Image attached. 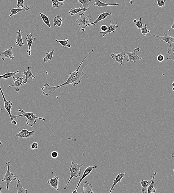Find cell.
<instances>
[{"label": "cell", "mask_w": 174, "mask_h": 193, "mask_svg": "<svg viewBox=\"0 0 174 193\" xmlns=\"http://www.w3.org/2000/svg\"><path fill=\"white\" fill-rule=\"evenodd\" d=\"M94 50H92L91 52L89 53L85 57V58H84V59L82 60L79 66L75 71L73 72H70L67 81L64 83L57 86H51L46 83L42 88V94L43 95L49 96L52 94L53 92L57 89V88H60V87H63L65 85H69V84H71L73 86H75L79 84L81 82L80 78L83 75H85L84 72V69H80V67H81L83 63H84V60Z\"/></svg>", "instance_id": "6da1fadb"}, {"label": "cell", "mask_w": 174, "mask_h": 193, "mask_svg": "<svg viewBox=\"0 0 174 193\" xmlns=\"http://www.w3.org/2000/svg\"><path fill=\"white\" fill-rule=\"evenodd\" d=\"M18 111L21 113V114L17 116H13L14 119L17 121L18 119L20 117L24 116L26 118V123L27 124L34 128V125L36 122V119L45 121V119L43 117H39L36 116L35 114L32 112H26L22 109H19Z\"/></svg>", "instance_id": "7a4b0ae2"}, {"label": "cell", "mask_w": 174, "mask_h": 193, "mask_svg": "<svg viewBox=\"0 0 174 193\" xmlns=\"http://www.w3.org/2000/svg\"><path fill=\"white\" fill-rule=\"evenodd\" d=\"M80 16V17L79 18L77 19L75 23H78L79 25V27L77 29L78 30L79 28H81V30L79 33L81 31L82 33H84V32L85 31V27L86 25L89 24L91 23L92 20L93 18H91V15L87 16L84 14V13H83L81 14H79Z\"/></svg>", "instance_id": "3957f363"}, {"label": "cell", "mask_w": 174, "mask_h": 193, "mask_svg": "<svg viewBox=\"0 0 174 193\" xmlns=\"http://www.w3.org/2000/svg\"><path fill=\"white\" fill-rule=\"evenodd\" d=\"M83 166V165H78V164H75L73 162H71L70 168L69 170L70 171L71 175L68 182L66 184L64 188V189H66L68 185L69 182L73 177L78 178L81 176V169L80 168Z\"/></svg>", "instance_id": "277c9868"}, {"label": "cell", "mask_w": 174, "mask_h": 193, "mask_svg": "<svg viewBox=\"0 0 174 193\" xmlns=\"http://www.w3.org/2000/svg\"><path fill=\"white\" fill-rule=\"evenodd\" d=\"M0 91L1 92V94L2 95L3 99H4V108H5L6 110H7V112H8L9 116H10V119H11V125L13 123H14V124L16 125V126L17 127L18 129L19 130V131H20L19 128L17 126V122H16V121L13 119L12 116L11 114L12 108L13 105L12 102L10 101H9V102H7V99H6L5 96L4 95L2 90L1 89V86H0Z\"/></svg>", "instance_id": "5b68a950"}, {"label": "cell", "mask_w": 174, "mask_h": 193, "mask_svg": "<svg viewBox=\"0 0 174 193\" xmlns=\"http://www.w3.org/2000/svg\"><path fill=\"white\" fill-rule=\"evenodd\" d=\"M6 165H7V172L4 175V178L1 180V181L2 182L6 181V183H7V187L6 188H7V190H8L9 186H10V182L12 180L16 181L17 179L16 176L13 175V173L10 172V166H11L10 165V162H9L7 163Z\"/></svg>", "instance_id": "8992f818"}, {"label": "cell", "mask_w": 174, "mask_h": 193, "mask_svg": "<svg viewBox=\"0 0 174 193\" xmlns=\"http://www.w3.org/2000/svg\"><path fill=\"white\" fill-rule=\"evenodd\" d=\"M140 51V48L138 47L134 49V52H126L128 56V59H127V61L129 63L133 61L135 64L137 60H141L142 57L138 56V54Z\"/></svg>", "instance_id": "52a82bcc"}, {"label": "cell", "mask_w": 174, "mask_h": 193, "mask_svg": "<svg viewBox=\"0 0 174 193\" xmlns=\"http://www.w3.org/2000/svg\"><path fill=\"white\" fill-rule=\"evenodd\" d=\"M97 169V166H90L88 167L87 168H86V169L84 170V173H83L82 176H81V178H80L79 181L78 182V184L77 185L76 188L75 190L73 191L72 193H78V192L77 191V189H78L79 187V186L80 183H81L83 179L85 178L86 177H87V176H88L90 174L91 172L93 169Z\"/></svg>", "instance_id": "ba28073f"}, {"label": "cell", "mask_w": 174, "mask_h": 193, "mask_svg": "<svg viewBox=\"0 0 174 193\" xmlns=\"http://www.w3.org/2000/svg\"><path fill=\"white\" fill-rule=\"evenodd\" d=\"M13 48L10 46V49L0 52V57L1 59L4 60L6 58H8L13 59L15 58L13 52Z\"/></svg>", "instance_id": "9c48e42d"}, {"label": "cell", "mask_w": 174, "mask_h": 193, "mask_svg": "<svg viewBox=\"0 0 174 193\" xmlns=\"http://www.w3.org/2000/svg\"><path fill=\"white\" fill-rule=\"evenodd\" d=\"M154 36L161 41H164L169 43L170 48L172 47V43H174V37L168 35L167 33H164V36L163 37H160L155 35H154Z\"/></svg>", "instance_id": "30bf717a"}, {"label": "cell", "mask_w": 174, "mask_h": 193, "mask_svg": "<svg viewBox=\"0 0 174 193\" xmlns=\"http://www.w3.org/2000/svg\"><path fill=\"white\" fill-rule=\"evenodd\" d=\"M35 132V130L29 131L26 129H23L19 131V133L16 134V136L20 138H29L34 135Z\"/></svg>", "instance_id": "8fae6325"}, {"label": "cell", "mask_w": 174, "mask_h": 193, "mask_svg": "<svg viewBox=\"0 0 174 193\" xmlns=\"http://www.w3.org/2000/svg\"><path fill=\"white\" fill-rule=\"evenodd\" d=\"M13 80L14 81V83L13 85H9V87L10 88H12V87H15V90L16 91H19V88L22 84L23 82L25 79L23 77H18L17 78H15V77H13L12 78Z\"/></svg>", "instance_id": "7c38bea8"}, {"label": "cell", "mask_w": 174, "mask_h": 193, "mask_svg": "<svg viewBox=\"0 0 174 193\" xmlns=\"http://www.w3.org/2000/svg\"><path fill=\"white\" fill-rule=\"evenodd\" d=\"M112 58L115 60L121 65H124L123 61L124 58L126 57V55L123 52H121L120 53L115 54L112 53L111 54Z\"/></svg>", "instance_id": "4fadbf2b"}, {"label": "cell", "mask_w": 174, "mask_h": 193, "mask_svg": "<svg viewBox=\"0 0 174 193\" xmlns=\"http://www.w3.org/2000/svg\"><path fill=\"white\" fill-rule=\"evenodd\" d=\"M119 22H118L117 23L115 24V25H113V24H112L111 21H110V25L108 27L106 31L105 32H99L100 33H101V34H102V37H104L107 34H111L112 32H113L115 31L118 32L116 29L118 28V25H117V24H118Z\"/></svg>", "instance_id": "5bb4252c"}, {"label": "cell", "mask_w": 174, "mask_h": 193, "mask_svg": "<svg viewBox=\"0 0 174 193\" xmlns=\"http://www.w3.org/2000/svg\"><path fill=\"white\" fill-rule=\"evenodd\" d=\"M112 15L111 13H109V12L107 11L106 12H104V13H101V14L98 15V17L97 19H96V21H95V22H93V23H91L88 24V25L86 26L85 28H87V27H89L90 26V25H96L97 23H98V22L101 21L102 20H104V19H105L107 16L110 15Z\"/></svg>", "instance_id": "9a60e30c"}, {"label": "cell", "mask_w": 174, "mask_h": 193, "mask_svg": "<svg viewBox=\"0 0 174 193\" xmlns=\"http://www.w3.org/2000/svg\"><path fill=\"white\" fill-rule=\"evenodd\" d=\"M26 40L28 46V49L27 51V52L28 53L29 56H30L31 54V46H32L33 42L35 40V38L33 35L32 33L29 34H26Z\"/></svg>", "instance_id": "2e32d148"}, {"label": "cell", "mask_w": 174, "mask_h": 193, "mask_svg": "<svg viewBox=\"0 0 174 193\" xmlns=\"http://www.w3.org/2000/svg\"><path fill=\"white\" fill-rule=\"evenodd\" d=\"M23 75H25L26 78L24 81L23 82L22 85H24V84H26L28 82V80L29 78L32 80L33 78H35V77L34 76L33 74L32 71L31 70V66H28V70L26 71L22 72Z\"/></svg>", "instance_id": "e0dca14e"}, {"label": "cell", "mask_w": 174, "mask_h": 193, "mask_svg": "<svg viewBox=\"0 0 174 193\" xmlns=\"http://www.w3.org/2000/svg\"><path fill=\"white\" fill-rule=\"evenodd\" d=\"M59 178L58 176H55L53 178H50L47 182V183L51 185L57 191H58Z\"/></svg>", "instance_id": "ac0fdd59"}, {"label": "cell", "mask_w": 174, "mask_h": 193, "mask_svg": "<svg viewBox=\"0 0 174 193\" xmlns=\"http://www.w3.org/2000/svg\"><path fill=\"white\" fill-rule=\"evenodd\" d=\"M127 175H128V173H127L126 172H125L123 173H121L120 172L119 173L118 175L116 176L115 179L113 180V183L110 189V191L109 192V193H111L112 191L113 190L115 186L117 184V183H119V182H120L122 179L123 178L124 176Z\"/></svg>", "instance_id": "d6986e66"}, {"label": "cell", "mask_w": 174, "mask_h": 193, "mask_svg": "<svg viewBox=\"0 0 174 193\" xmlns=\"http://www.w3.org/2000/svg\"><path fill=\"white\" fill-rule=\"evenodd\" d=\"M152 178L151 180H144L142 179L141 181H139L141 184V185L143 187L142 190V192L143 193L147 192L148 186L152 182Z\"/></svg>", "instance_id": "ffe728a7"}, {"label": "cell", "mask_w": 174, "mask_h": 193, "mask_svg": "<svg viewBox=\"0 0 174 193\" xmlns=\"http://www.w3.org/2000/svg\"><path fill=\"white\" fill-rule=\"evenodd\" d=\"M83 189H84L83 193H94L93 186H92L91 184L89 183L87 181H85L84 182Z\"/></svg>", "instance_id": "44dd1931"}, {"label": "cell", "mask_w": 174, "mask_h": 193, "mask_svg": "<svg viewBox=\"0 0 174 193\" xmlns=\"http://www.w3.org/2000/svg\"><path fill=\"white\" fill-rule=\"evenodd\" d=\"M94 1L95 3L93 4V5L94 6H98L99 7H107V6H116V7H117V6L120 5V4H118V3L115 4H106V3L102 2L100 0H94Z\"/></svg>", "instance_id": "7402d4cb"}, {"label": "cell", "mask_w": 174, "mask_h": 193, "mask_svg": "<svg viewBox=\"0 0 174 193\" xmlns=\"http://www.w3.org/2000/svg\"><path fill=\"white\" fill-rule=\"evenodd\" d=\"M30 8V7L29 6H26V7H24L23 8L10 9L11 13H10V16L11 17V16L14 15H16L18 13L21 11H26L29 10Z\"/></svg>", "instance_id": "603a6c76"}, {"label": "cell", "mask_w": 174, "mask_h": 193, "mask_svg": "<svg viewBox=\"0 0 174 193\" xmlns=\"http://www.w3.org/2000/svg\"><path fill=\"white\" fill-rule=\"evenodd\" d=\"M156 172H155L153 173V176L152 177V182H151L150 184L148 186V193H155L157 190L156 188H154L153 187V185L154 183H155V182H154V179H155V176L156 175Z\"/></svg>", "instance_id": "cb8c5ba5"}, {"label": "cell", "mask_w": 174, "mask_h": 193, "mask_svg": "<svg viewBox=\"0 0 174 193\" xmlns=\"http://www.w3.org/2000/svg\"><path fill=\"white\" fill-rule=\"evenodd\" d=\"M16 33L17 35L15 43L19 47H21V46H22L23 45H25V43H23V42L21 30H19V31L16 32Z\"/></svg>", "instance_id": "d4e9b609"}, {"label": "cell", "mask_w": 174, "mask_h": 193, "mask_svg": "<svg viewBox=\"0 0 174 193\" xmlns=\"http://www.w3.org/2000/svg\"><path fill=\"white\" fill-rule=\"evenodd\" d=\"M19 71L17 70V71L15 72L5 73L4 75H0V78H4V79L7 80L10 77H15L17 75V73H19Z\"/></svg>", "instance_id": "484cf974"}, {"label": "cell", "mask_w": 174, "mask_h": 193, "mask_svg": "<svg viewBox=\"0 0 174 193\" xmlns=\"http://www.w3.org/2000/svg\"><path fill=\"white\" fill-rule=\"evenodd\" d=\"M54 51V50H53L51 52H46V55L45 57H43L44 62L46 63L49 60H50L51 61H52Z\"/></svg>", "instance_id": "4316f807"}, {"label": "cell", "mask_w": 174, "mask_h": 193, "mask_svg": "<svg viewBox=\"0 0 174 193\" xmlns=\"http://www.w3.org/2000/svg\"><path fill=\"white\" fill-rule=\"evenodd\" d=\"M62 21L63 19L62 18L59 16H56L54 18V20H53L54 27L57 25L59 27H60L62 23Z\"/></svg>", "instance_id": "83f0119b"}, {"label": "cell", "mask_w": 174, "mask_h": 193, "mask_svg": "<svg viewBox=\"0 0 174 193\" xmlns=\"http://www.w3.org/2000/svg\"><path fill=\"white\" fill-rule=\"evenodd\" d=\"M40 14L41 17L42 19V20H43V22L49 27L50 29H52L49 18H48V16H46V15L44 14V13H40Z\"/></svg>", "instance_id": "f1b7e54d"}, {"label": "cell", "mask_w": 174, "mask_h": 193, "mask_svg": "<svg viewBox=\"0 0 174 193\" xmlns=\"http://www.w3.org/2000/svg\"><path fill=\"white\" fill-rule=\"evenodd\" d=\"M81 6H80V7H78V8L74 9L72 8L70 10H69V13L70 14L71 16H75L76 15L77 13H79V12L81 11H84V12H86L84 8L81 9Z\"/></svg>", "instance_id": "f546056e"}, {"label": "cell", "mask_w": 174, "mask_h": 193, "mask_svg": "<svg viewBox=\"0 0 174 193\" xmlns=\"http://www.w3.org/2000/svg\"><path fill=\"white\" fill-rule=\"evenodd\" d=\"M55 41L56 42H57V43H60L62 46L65 47V50L66 47L69 48H71L70 45L68 43V42L69 41V40H68V38L65 39L63 40H56Z\"/></svg>", "instance_id": "4dcf8cb0"}, {"label": "cell", "mask_w": 174, "mask_h": 193, "mask_svg": "<svg viewBox=\"0 0 174 193\" xmlns=\"http://www.w3.org/2000/svg\"><path fill=\"white\" fill-rule=\"evenodd\" d=\"M79 2L81 3L83 6V8L85 12L89 10V3L91 1V0H78Z\"/></svg>", "instance_id": "1f68e13d"}, {"label": "cell", "mask_w": 174, "mask_h": 193, "mask_svg": "<svg viewBox=\"0 0 174 193\" xmlns=\"http://www.w3.org/2000/svg\"><path fill=\"white\" fill-rule=\"evenodd\" d=\"M16 181L18 182L17 185V193H28V190L27 189H24L22 185H21L20 181L19 180H17Z\"/></svg>", "instance_id": "d6a6232c"}, {"label": "cell", "mask_w": 174, "mask_h": 193, "mask_svg": "<svg viewBox=\"0 0 174 193\" xmlns=\"http://www.w3.org/2000/svg\"><path fill=\"white\" fill-rule=\"evenodd\" d=\"M167 52L170 55L167 57L166 60H171L174 61V48L171 47L170 49L168 48Z\"/></svg>", "instance_id": "836d02e7"}, {"label": "cell", "mask_w": 174, "mask_h": 193, "mask_svg": "<svg viewBox=\"0 0 174 193\" xmlns=\"http://www.w3.org/2000/svg\"><path fill=\"white\" fill-rule=\"evenodd\" d=\"M142 19L141 18H140L138 21H137L136 19H134V23L136 26L137 27L138 30H141L143 27V23L142 22Z\"/></svg>", "instance_id": "e575fe53"}, {"label": "cell", "mask_w": 174, "mask_h": 193, "mask_svg": "<svg viewBox=\"0 0 174 193\" xmlns=\"http://www.w3.org/2000/svg\"><path fill=\"white\" fill-rule=\"evenodd\" d=\"M52 1V7L53 8L55 9L58 7L59 5L63 6L64 3L60 2L58 0H51Z\"/></svg>", "instance_id": "d590c367"}, {"label": "cell", "mask_w": 174, "mask_h": 193, "mask_svg": "<svg viewBox=\"0 0 174 193\" xmlns=\"http://www.w3.org/2000/svg\"><path fill=\"white\" fill-rule=\"evenodd\" d=\"M150 30L149 27H147L146 24H145L143 28L141 29V33L145 36H146L147 34L149 33Z\"/></svg>", "instance_id": "8d00e7d4"}, {"label": "cell", "mask_w": 174, "mask_h": 193, "mask_svg": "<svg viewBox=\"0 0 174 193\" xmlns=\"http://www.w3.org/2000/svg\"><path fill=\"white\" fill-rule=\"evenodd\" d=\"M157 4L159 7H164L165 0H157Z\"/></svg>", "instance_id": "74e56055"}, {"label": "cell", "mask_w": 174, "mask_h": 193, "mask_svg": "<svg viewBox=\"0 0 174 193\" xmlns=\"http://www.w3.org/2000/svg\"><path fill=\"white\" fill-rule=\"evenodd\" d=\"M25 3L24 0H17V7H21V8H23L24 3Z\"/></svg>", "instance_id": "f35d334b"}, {"label": "cell", "mask_w": 174, "mask_h": 193, "mask_svg": "<svg viewBox=\"0 0 174 193\" xmlns=\"http://www.w3.org/2000/svg\"><path fill=\"white\" fill-rule=\"evenodd\" d=\"M157 61L159 62H162L164 60V55H162V54H160L157 56Z\"/></svg>", "instance_id": "ab89813d"}, {"label": "cell", "mask_w": 174, "mask_h": 193, "mask_svg": "<svg viewBox=\"0 0 174 193\" xmlns=\"http://www.w3.org/2000/svg\"><path fill=\"white\" fill-rule=\"evenodd\" d=\"M31 148L32 150L35 149H37L39 148L38 144L37 142H34L31 144Z\"/></svg>", "instance_id": "60d3db41"}, {"label": "cell", "mask_w": 174, "mask_h": 193, "mask_svg": "<svg viewBox=\"0 0 174 193\" xmlns=\"http://www.w3.org/2000/svg\"><path fill=\"white\" fill-rule=\"evenodd\" d=\"M51 156L53 159H56L58 156V153L57 151H53L51 154Z\"/></svg>", "instance_id": "b9f144b4"}, {"label": "cell", "mask_w": 174, "mask_h": 193, "mask_svg": "<svg viewBox=\"0 0 174 193\" xmlns=\"http://www.w3.org/2000/svg\"><path fill=\"white\" fill-rule=\"evenodd\" d=\"M108 27L107 25H102L101 27V29L102 31H101L105 32L106 31Z\"/></svg>", "instance_id": "7bdbcfd3"}, {"label": "cell", "mask_w": 174, "mask_h": 193, "mask_svg": "<svg viewBox=\"0 0 174 193\" xmlns=\"http://www.w3.org/2000/svg\"><path fill=\"white\" fill-rule=\"evenodd\" d=\"M59 1H60V2H63L64 3V1L65 0H58Z\"/></svg>", "instance_id": "ee69618b"}, {"label": "cell", "mask_w": 174, "mask_h": 193, "mask_svg": "<svg viewBox=\"0 0 174 193\" xmlns=\"http://www.w3.org/2000/svg\"><path fill=\"white\" fill-rule=\"evenodd\" d=\"M128 1H129V4H132V1H131V0H128Z\"/></svg>", "instance_id": "f6af8a7d"}, {"label": "cell", "mask_w": 174, "mask_h": 193, "mask_svg": "<svg viewBox=\"0 0 174 193\" xmlns=\"http://www.w3.org/2000/svg\"><path fill=\"white\" fill-rule=\"evenodd\" d=\"M170 28L174 29V23L172 24V26L170 27Z\"/></svg>", "instance_id": "bcb514c9"}, {"label": "cell", "mask_w": 174, "mask_h": 193, "mask_svg": "<svg viewBox=\"0 0 174 193\" xmlns=\"http://www.w3.org/2000/svg\"><path fill=\"white\" fill-rule=\"evenodd\" d=\"M172 157L171 158H173L174 159V155H173V154L172 153ZM173 172H174V169H173Z\"/></svg>", "instance_id": "7dc6e473"}, {"label": "cell", "mask_w": 174, "mask_h": 193, "mask_svg": "<svg viewBox=\"0 0 174 193\" xmlns=\"http://www.w3.org/2000/svg\"><path fill=\"white\" fill-rule=\"evenodd\" d=\"M2 189V188L1 187H0V193H1V189Z\"/></svg>", "instance_id": "c3c4849f"}, {"label": "cell", "mask_w": 174, "mask_h": 193, "mask_svg": "<svg viewBox=\"0 0 174 193\" xmlns=\"http://www.w3.org/2000/svg\"><path fill=\"white\" fill-rule=\"evenodd\" d=\"M172 86L173 87L174 86V81L173 83L172 84Z\"/></svg>", "instance_id": "681fc988"}, {"label": "cell", "mask_w": 174, "mask_h": 193, "mask_svg": "<svg viewBox=\"0 0 174 193\" xmlns=\"http://www.w3.org/2000/svg\"><path fill=\"white\" fill-rule=\"evenodd\" d=\"M172 90L174 91V86H173V88H172Z\"/></svg>", "instance_id": "f907efd6"}, {"label": "cell", "mask_w": 174, "mask_h": 193, "mask_svg": "<svg viewBox=\"0 0 174 193\" xmlns=\"http://www.w3.org/2000/svg\"><path fill=\"white\" fill-rule=\"evenodd\" d=\"M2 144V143L1 142V141H0V144Z\"/></svg>", "instance_id": "816d5d0a"}, {"label": "cell", "mask_w": 174, "mask_h": 193, "mask_svg": "<svg viewBox=\"0 0 174 193\" xmlns=\"http://www.w3.org/2000/svg\"></svg>", "instance_id": "f5cc1de1"}]
</instances>
